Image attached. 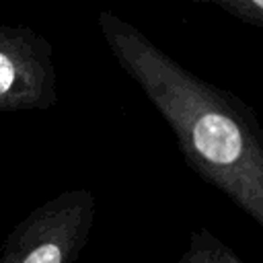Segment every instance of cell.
I'll use <instances>...</instances> for the list:
<instances>
[{"instance_id":"cell-1","label":"cell","mask_w":263,"mask_h":263,"mask_svg":"<svg viewBox=\"0 0 263 263\" xmlns=\"http://www.w3.org/2000/svg\"><path fill=\"white\" fill-rule=\"evenodd\" d=\"M97 23L113 60L168 123L185 164L263 226V134L253 107L193 74L113 10H101Z\"/></svg>"},{"instance_id":"cell-2","label":"cell","mask_w":263,"mask_h":263,"mask_svg":"<svg viewBox=\"0 0 263 263\" xmlns=\"http://www.w3.org/2000/svg\"><path fill=\"white\" fill-rule=\"evenodd\" d=\"M97 218L90 189L62 191L16 222L0 245V263H76Z\"/></svg>"},{"instance_id":"cell-3","label":"cell","mask_w":263,"mask_h":263,"mask_svg":"<svg viewBox=\"0 0 263 263\" xmlns=\"http://www.w3.org/2000/svg\"><path fill=\"white\" fill-rule=\"evenodd\" d=\"M55 101L51 41L31 27L0 23V113L47 111Z\"/></svg>"},{"instance_id":"cell-4","label":"cell","mask_w":263,"mask_h":263,"mask_svg":"<svg viewBox=\"0 0 263 263\" xmlns=\"http://www.w3.org/2000/svg\"><path fill=\"white\" fill-rule=\"evenodd\" d=\"M177 263H247L238 253L228 247L220 236H216L205 226L193 228L187 238V247L177 259Z\"/></svg>"},{"instance_id":"cell-5","label":"cell","mask_w":263,"mask_h":263,"mask_svg":"<svg viewBox=\"0 0 263 263\" xmlns=\"http://www.w3.org/2000/svg\"><path fill=\"white\" fill-rule=\"evenodd\" d=\"M222 12L238 18L245 25L263 27V2L261 0H212Z\"/></svg>"}]
</instances>
